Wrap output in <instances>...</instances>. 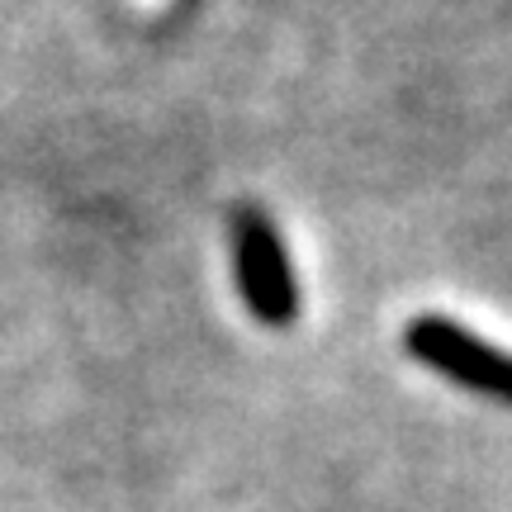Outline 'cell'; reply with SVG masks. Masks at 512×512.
Segmentation results:
<instances>
[{"label": "cell", "instance_id": "6da1fadb", "mask_svg": "<svg viewBox=\"0 0 512 512\" xmlns=\"http://www.w3.org/2000/svg\"><path fill=\"white\" fill-rule=\"evenodd\" d=\"M228 242H233V280L247 313L261 328H290L299 318V275L275 219L256 204H242L233 214Z\"/></svg>", "mask_w": 512, "mask_h": 512}, {"label": "cell", "instance_id": "7a4b0ae2", "mask_svg": "<svg viewBox=\"0 0 512 512\" xmlns=\"http://www.w3.org/2000/svg\"><path fill=\"white\" fill-rule=\"evenodd\" d=\"M403 347L418 366L437 370L451 384L470 389V394H484L494 403H508L512 408V356L508 351L489 347L484 337H475L470 328H460L441 313H422L403 328Z\"/></svg>", "mask_w": 512, "mask_h": 512}]
</instances>
